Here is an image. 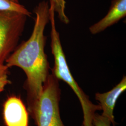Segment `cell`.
<instances>
[{
    "mask_svg": "<svg viewBox=\"0 0 126 126\" xmlns=\"http://www.w3.org/2000/svg\"><path fill=\"white\" fill-rule=\"evenodd\" d=\"M3 119L6 126H29V112L20 97L12 96L5 101Z\"/></svg>",
    "mask_w": 126,
    "mask_h": 126,
    "instance_id": "5b68a950",
    "label": "cell"
},
{
    "mask_svg": "<svg viewBox=\"0 0 126 126\" xmlns=\"http://www.w3.org/2000/svg\"><path fill=\"white\" fill-rule=\"evenodd\" d=\"M26 15L0 10V68L16 48L27 21Z\"/></svg>",
    "mask_w": 126,
    "mask_h": 126,
    "instance_id": "277c9868",
    "label": "cell"
},
{
    "mask_svg": "<svg viewBox=\"0 0 126 126\" xmlns=\"http://www.w3.org/2000/svg\"><path fill=\"white\" fill-rule=\"evenodd\" d=\"M0 10L23 14L31 17L32 13L23 5L19 0H0Z\"/></svg>",
    "mask_w": 126,
    "mask_h": 126,
    "instance_id": "ba28073f",
    "label": "cell"
},
{
    "mask_svg": "<svg viewBox=\"0 0 126 126\" xmlns=\"http://www.w3.org/2000/svg\"><path fill=\"white\" fill-rule=\"evenodd\" d=\"M9 68L6 65L0 68V93L4 90L6 86L10 83L9 79Z\"/></svg>",
    "mask_w": 126,
    "mask_h": 126,
    "instance_id": "8fae6325",
    "label": "cell"
},
{
    "mask_svg": "<svg viewBox=\"0 0 126 126\" xmlns=\"http://www.w3.org/2000/svg\"><path fill=\"white\" fill-rule=\"evenodd\" d=\"M54 6V11L58 15V17L60 21L65 24H68L70 21L65 13V0H52Z\"/></svg>",
    "mask_w": 126,
    "mask_h": 126,
    "instance_id": "9c48e42d",
    "label": "cell"
},
{
    "mask_svg": "<svg viewBox=\"0 0 126 126\" xmlns=\"http://www.w3.org/2000/svg\"><path fill=\"white\" fill-rule=\"evenodd\" d=\"M126 90V77L123 76L121 81L111 90L104 93H97L95 98L99 103L102 110V115L108 118L111 122L113 126H115L113 111L117 99Z\"/></svg>",
    "mask_w": 126,
    "mask_h": 126,
    "instance_id": "8992f818",
    "label": "cell"
},
{
    "mask_svg": "<svg viewBox=\"0 0 126 126\" xmlns=\"http://www.w3.org/2000/svg\"><path fill=\"white\" fill-rule=\"evenodd\" d=\"M92 124L94 126H111V122L108 118L95 113L92 118Z\"/></svg>",
    "mask_w": 126,
    "mask_h": 126,
    "instance_id": "30bf717a",
    "label": "cell"
},
{
    "mask_svg": "<svg viewBox=\"0 0 126 126\" xmlns=\"http://www.w3.org/2000/svg\"><path fill=\"white\" fill-rule=\"evenodd\" d=\"M82 126H84V125H83H83H82Z\"/></svg>",
    "mask_w": 126,
    "mask_h": 126,
    "instance_id": "7c38bea8",
    "label": "cell"
},
{
    "mask_svg": "<svg viewBox=\"0 0 126 126\" xmlns=\"http://www.w3.org/2000/svg\"><path fill=\"white\" fill-rule=\"evenodd\" d=\"M49 8L47 1H41L36 6L31 36L17 46L5 61V65L9 68H20L26 75L24 87L27 92V110L31 115L50 75V64L45 52L46 37L44 34L46 26L50 21Z\"/></svg>",
    "mask_w": 126,
    "mask_h": 126,
    "instance_id": "6da1fadb",
    "label": "cell"
},
{
    "mask_svg": "<svg viewBox=\"0 0 126 126\" xmlns=\"http://www.w3.org/2000/svg\"><path fill=\"white\" fill-rule=\"evenodd\" d=\"M126 16V0H113L107 15L89 28L92 34L103 32L108 27L118 23Z\"/></svg>",
    "mask_w": 126,
    "mask_h": 126,
    "instance_id": "52a82bcc",
    "label": "cell"
},
{
    "mask_svg": "<svg viewBox=\"0 0 126 126\" xmlns=\"http://www.w3.org/2000/svg\"><path fill=\"white\" fill-rule=\"evenodd\" d=\"M59 79L50 74L32 113L37 126H65L60 115L61 90Z\"/></svg>",
    "mask_w": 126,
    "mask_h": 126,
    "instance_id": "7a4b0ae2",
    "label": "cell"
},
{
    "mask_svg": "<svg viewBox=\"0 0 126 126\" xmlns=\"http://www.w3.org/2000/svg\"><path fill=\"white\" fill-rule=\"evenodd\" d=\"M49 21L51 24L50 46L54 59V67L51 69L52 74L59 80L66 83L77 95L81 105H85L89 102V99L79 86L70 72L62 46L59 34L56 28L53 3L52 0H49Z\"/></svg>",
    "mask_w": 126,
    "mask_h": 126,
    "instance_id": "3957f363",
    "label": "cell"
}]
</instances>
